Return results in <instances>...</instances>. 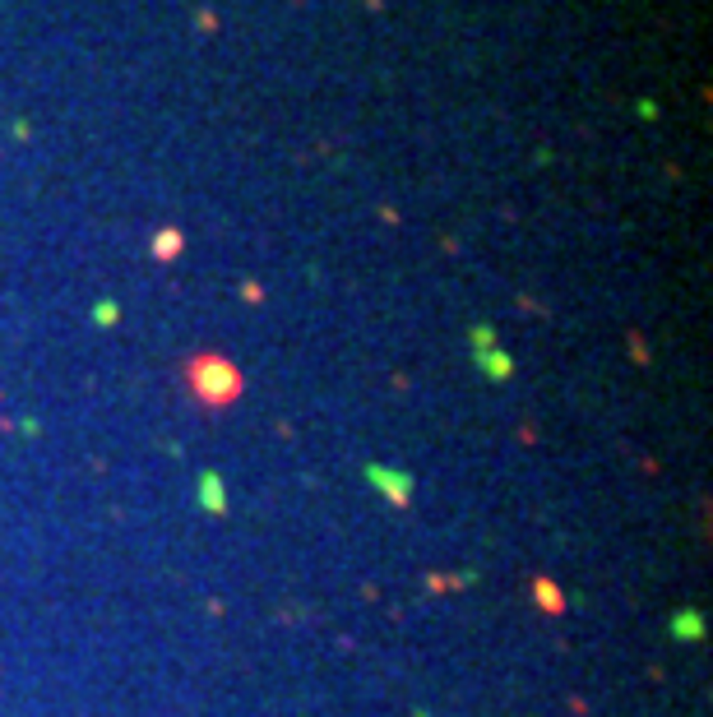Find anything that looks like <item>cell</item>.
<instances>
[{
    "instance_id": "1",
    "label": "cell",
    "mask_w": 713,
    "mask_h": 717,
    "mask_svg": "<svg viewBox=\"0 0 713 717\" xmlns=\"http://www.w3.org/2000/svg\"><path fill=\"white\" fill-rule=\"evenodd\" d=\"M153 255L157 259H172V255H181V231H157V241H153Z\"/></svg>"
},
{
    "instance_id": "2",
    "label": "cell",
    "mask_w": 713,
    "mask_h": 717,
    "mask_svg": "<svg viewBox=\"0 0 713 717\" xmlns=\"http://www.w3.org/2000/svg\"><path fill=\"white\" fill-rule=\"evenodd\" d=\"M537 602H542L547 611H561V592H556V583H547V579H537Z\"/></svg>"
}]
</instances>
